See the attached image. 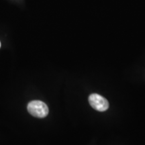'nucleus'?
Returning a JSON list of instances; mask_svg holds the SVG:
<instances>
[{
  "label": "nucleus",
  "instance_id": "obj_1",
  "mask_svg": "<svg viewBox=\"0 0 145 145\" xmlns=\"http://www.w3.org/2000/svg\"><path fill=\"white\" fill-rule=\"evenodd\" d=\"M28 111L29 113L36 118H44L48 114V108L43 101L35 100L30 101L28 105Z\"/></svg>",
  "mask_w": 145,
  "mask_h": 145
},
{
  "label": "nucleus",
  "instance_id": "obj_2",
  "mask_svg": "<svg viewBox=\"0 0 145 145\" xmlns=\"http://www.w3.org/2000/svg\"><path fill=\"white\" fill-rule=\"evenodd\" d=\"M89 102L93 109L99 112H104L109 108V102L105 97L99 94L93 93L89 97Z\"/></svg>",
  "mask_w": 145,
  "mask_h": 145
},
{
  "label": "nucleus",
  "instance_id": "obj_3",
  "mask_svg": "<svg viewBox=\"0 0 145 145\" xmlns=\"http://www.w3.org/2000/svg\"><path fill=\"white\" fill-rule=\"evenodd\" d=\"M0 47H1V42H0Z\"/></svg>",
  "mask_w": 145,
  "mask_h": 145
}]
</instances>
